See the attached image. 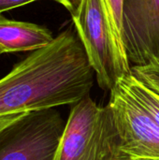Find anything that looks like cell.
<instances>
[{
    "label": "cell",
    "instance_id": "6da1fadb",
    "mask_svg": "<svg viewBox=\"0 0 159 160\" xmlns=\"http://www.w3.org/2000/svg\"><path fill=\"white\" fill-rule=\"evenodd\" d=\"M94 76L76 31L66 29L0 79V116L73 105L90 95Z\"/></svg>",
    "mask_w": 159,
    "mask_h": 160
},
{
    "label": "cell",
    "instance_id": "7a4b0ae2",
    "mask_svg": "<svg viewBox=\"0 0 159 160\" xmlns=\"http://www.w3.org/2000/svg\"><path fill=\"white\" fill-rule=\"evenodd\" d=\"M108 107L130 160H159V94L132 73L110 91Z\"/></svg>",
    "mask_w": 159,
    "mask_h": 160
},
{
    "label": "cell",
    "instance_id": "3957f363",
    "mask_svg": "<svg viewBox=\"0 0 159 160\" xmlns=\"http://www.w3.org/2000/svg\"><path fill=\"white\" fill-rule=\"evenodd\" d=\"M54 160H130L108 105L98 106L90 95L72 105Z\"/></svg>",
    "mask_w": 159,
    "mask_h": 160
},
{
    "label": "cell",
    "instance_id": "277c9868",
    "mask_svg": "<svg viewBox=\"0 0 159 160\" xmlns=\"http://www.w3.org/2000/svg\"><path fill=\"white\" fill-rule=\"evenodd\" d=\"M65 128L54 108L23 113L0 132V160H54Z\"/></svg>",
    "mask_w": 159,
    "mask_h": 160
},
{
    "label": "cell",
    "instance_id": "5b68a950",
    "mask_svg": "<svg viewBox=\"0 0 159 160\" xmlns=\"http://www.w3.org/2000/svg\"><path fill=\"white\" fill-rule=\"evenodd\" d=\"M75 31L95 71L98 85L111 91L120 80L100 0H82L71 14Z\"/></svg>",
    "mask_w": 159,
    "mask_h": 160
},
{
    "label": "cell",
    "instance_id": "8992f818",
    "mask_svg": "<svg viewBox=\"0 0 159 160\" xmlns=\"http://www.w3.org/2000/svg\"><path fill=\"white\" fill-rule=\"evenodd\" d=\"M123 22L130 66L159 61V0H125Z\"/></svg>",
    "mask_w": 159,
    "mask_h": 160
},
{
    "label": "cell",
    "instance_id": "52a82bcc",
    "mask_svg": "<svg viewBox=\"0 0 159 160\" xmlns=\"http://www.w3.org/2000/svg\"><path fill=\"white\" fill-rule=\"evenodd\" d=\"M53 39L52 32L43 25L8 20L0 15V54L33 52Z\"/></svg>",
    "mask_w": 159,
    "mask_h": 160
},
{
    "label": "cell",
    "instance_id": "ba28073f",
    "mask_svg": "<svg viewBox=\"0 0 159 160\" xmlns=\"http://www.w3.org/2000/svg\"><path fill=\"white\" fill-rule=\"evenodd\" d=\"M124 1L100 0L110 34L115 68L120 79L131 74V66L127 59L124 41Z\"/></svg>",
    "mask_w": 159,
    "mask_h": 160
},
{
    "label": "cell",
    "instance_id": "9c48e42d",
    "mask_svg": "<svg viewBox=\"0 0 159 160\" xmlns=\"http://www.w3.org/2000/svg\"><path fill=\"white\" fill-rule=\"evenodd\" d=\"M131 73L145 85L159 94V61L145 66L131 67Z\"/></svg>",
    "mask_w": 159,
    "mask_h": 160
},
{
    "label": "cell",
    "instance_id": "30bf717a",
    "mask_svg": "<svg viewBox=\"0 0 159 160\" xmlns=\"http://www.w3.org/2000/svg\"><path fill=\"white\" fill-rule=\"evenodd\" d=\"M36 1H39V0H0V15L1 13L16 8H20L22 6L36 2ZM57 2V0H52Z\"/></svg>",
    "mask_w": 159,
    "mask_h": 160
},
{
    "label": "cell",
    "instance_id": "8fae6325",
    "mask_svg": "<svg viewBox=\"0 0 159 160\" xmlns=\"http://www.w3.org/2000/svg\"><path fill=\"white\" fill-rule=\"evenodd\" d=\"M23 113L25 112H21V113H11V114H6L0 116V132L6 128L7 126H9L11 123L16 121L18 118H20Z\"/></svg>",
    "mask_w": 159,
    "mask_h": 160
},
{
    "label": "cell",
    "instance_id": "7c38bea8",
    "mask_svg": "<svg viewBox=\"0 0 159 160\" xmlns=\"http://www.w3.org/2000/svg\"><path fill=\"white\" fill-rule=\"evenodd\" d=\"M82 0H57V3L66 8L70 14H73L79 8Z\"/></svg>",
    "mask_w": 159,
    "mask_h": 160
}]
</instances>
